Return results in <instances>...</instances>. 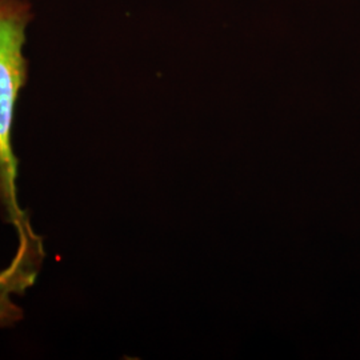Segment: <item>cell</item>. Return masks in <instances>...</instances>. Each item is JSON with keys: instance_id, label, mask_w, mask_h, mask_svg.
Listing matches in <instances>:
<instances>
[{"instance_id": "2", "label": "cell", "mask_w": 360, "mask_h": 360, "mask_svg": "<svg viewBox=\"0 0 360 360\" xmlns=\"http://www.w3.org/2000/svg\"><path fill=\"white\" fill-rule=\"evenodd\" d=\"M43 260V245L32 229L19 233V247L10 267L0 272V328L23 319V309L15 304L13 295L23 294L32 285Z\"/></svg>"}, {"instance_id": "1", "label": "cell", "mask_w": 360, "mask_h": 360, "mask_svg": "<svg viewBox=\"0 0 360 360\" xmlns=\"http://www.w3.org/2000/svg\"><path fill=\"white\" fill-rule=\"evenodd\" d=\"M34 19L32 0H0V210L18 233L30 223L16 199L13 127L16 104L28 79L30 62L25 50Z\"/></svg>"}]
</instances>
